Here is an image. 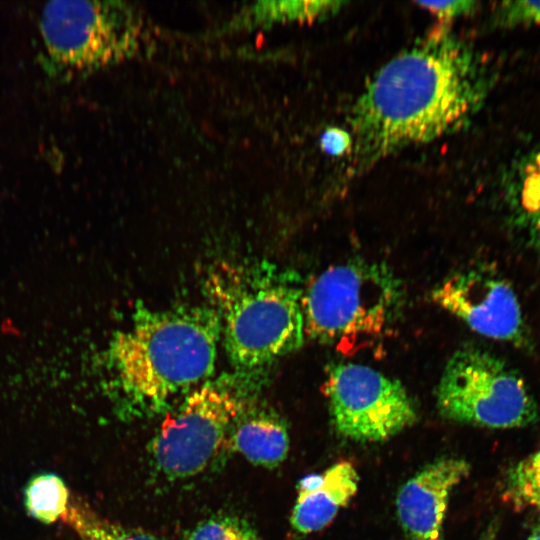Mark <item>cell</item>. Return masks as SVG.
I'll return each instance as SVG.
<instances>
[{
    "label": "cell",
    "instance_id": "cell-22",
    "mask_svg": "<svg viewBox=\"0 0 540 540\" xmlns=\"http://www.w3.org/2000/svg\"><path fill=\"white\" fill-rule=\"evenodd\" d=\"M522 205L532 216L533 222L540 234V196L521 197Z\"/></svg>",
    "mask_w": 540,
    "mask_h": 540
},
{
    "label": "cell",
    "instance_id": "cell-9",
    "mask_svg": "<svg viewBox=\"0 0 540 540\" xmlns=\"http://www.w3.org/2000/svg\"><path fill=\"white\" fill-rule=\"evenodd\" d=\"M432 299L481 335L518 345L526 342L517 297L497 277L476 270L456 273L432 291Z\"/></svg>",
    "mask_w": 540,
    "mask_h": 540
},
{
    "label": "cell",
    "instance_id": "cell-8",
    "mask_svg": "<svg viewBox=\"0 0 540 540\" xmlns=\"http://www.w3.org/2000/svg\"><path fill=\"white\" fill-rule=\"evenodd\" d=\"M324 393L336 431L355 441L387 440L418 417L401 382L366 365H329Z\"/></svg>",
    "mask_w": 540,
    "mask_h": 540
},
{
    "label": "cell",
    "instance_id": "cell-18",
    "mask_svg": "<svg viewBox=\"0 0 540 540\" xmlns=\"http://www.w3.org/2000/svg\"><path fill=\"white\" fill-rule=\"evenodd\" d=\"M496 24L502 27H518L540 24V1L502 2L495 14Z\"/></svg>",
    "mask_w": 540,
    "mask_h": 540
},
{
    "label": "cell",
    "instance_id": "cell-20",
    "mask_svg": "<svg viewBox=\"0 0 540 540\" xmlns=\"http://www.w3.org/2000/svg\"><path fill=\"white\" fill-rule=\"evenodd\" d=\"M321 145L327 153L341 155L351 150L352 138L348 132L340 128H329L322 135Z\"/></svg>",
    "mask_w": 540,
    "mask_h": 540
},
{
    "label": "cell",
    "instance_id": "cell-10",
    "mask_svg": "<svg viewBox=\"0 0 540 540\" xmlns=\"http://www.w3.org/2000/svg\"><path fill=\"white\" fill-rule=\"evenodd\" d=\"M469 471L464 459L445 457L423 467L401 487L396 507L407 540L441 539L450 493Z\"/></svg>",
    "mask_w": 540,
    "mask_h": 540
},
{
    "label": "cell",
    "instance_id": "cell-3",
    "mask_svg": "<svg viewBox=\"0 0 540 540\" xmlns=\"http://www.w3.org/2000/svg\"><path fill=\"white\" fill-rule=\"evenodd\" d=\"M205 289L238 373L261 371L303 345L304 289L296 272L265 260L225 262L209 272Z\"/></svg>",
    "mask_w": 540,
    "mask_h": 540
},
{
    "label": "cell",
    "instance_id": "cell-21",
    "mask_svg": "<svg viewBox=\"0 0 540 540\" xmlns=\"http://www.w3.org/2000/svg\"><path fill=\"white\" fill-rule=\"evenodd\" d=\"M540 195V150L528 162L521 178V197Z\"/></svg>",
    "mask_w": 540,
    "mask_h": 540
},
{
    "label": "cell",
    "instance_id": "cell-14",
    "mask_svg": "<svg viewBox=\"0 0 540 540\" xmlns=\"http://www.w3.org/2000/svg\"><path fill=\"white\" fill-rule=\"evenodd\" d=\"M70 502L69 489L58 474L39 473L25 485V510L30 517L43 524L50 525L63 519Z\"/></svg>",
    "mask_w": 540,
    "mask_h": 540
},
{
    "label": "cell",
    "instance_id": "cell-6",
    "mask_svg": "<svg viewBox=\"0 0 540 540\" xmlns=\"http://www.w3.org/2000/svg\"><path fill=\"white\" fill-rule=\"evenodd\" d=\"M246 376L211 378L166 415L150 447L153 463L162 474L189 478L207 468L245 411Z\"/></svg>",
    "mask_w": 540,
    "mask_h": 540
},
{
    "label": "cell",
    "instance_id": "cell-4",
    "mask_svg": "<svg viewBox=\"0 0 540 540\" xmlns=\"http://www.w3.org/2000/svg\"><path fill=\"white\" fill-rule=\"evenodd\" d=\"M404 304L400 279L384 263L351 260L319 274L304 290L305 334L348 350L383 336Z\"/></svg>",
    "mask_w": 540,
    "mask_h": 540
},
{
    "label": "cell",
    "instance_id": "cell-1",
    "mask_svg": "<svg viewBox=\"0 0 540 540\" xmlns=\"http://www.w3.org/2000/svg\"><path fill=\"white\" fill-rule=\"evenodd\" d=\"M487 88V73L466 42L447 28L428 33L374 73L355 101L353 170L461 128Z\"/></svg>",
    "mask_w": 540,
    "mask_h": 540
},
{
    "label": "cell",
    "instance_id": "cell-16",
    "mask_svg": "<svg viewBox=\"0 0 540 540\" xmlns=\"http://www.w3.org/2000/svg\"><path fill=\"white\" fill-rule=\"evenodd\" d=\"M505 487L506 496L515 505L540 509V450L509 471Z\"/></svg>",
    "mask_w": 540,
    "mask_h": 540
},
{
    "label": "cell",
    "instance_id": "cell-19",
    "mask_svg": "<svg viewBox=\"0 0 540 540\" xmlns=\"http://www.w3.org/2000/svg\"><path fill=\"white\" fill-rule=\"evenodd\" d=\"M418 5L429 10L442 21H450L457 17L471 13L477 3L470 0L426 2L418 1Z\"/></svg>",
    "mask_w": 540,
    "mask_h": 540
},
{
    "label": "cell",
    "instance_id": "cell-2",
    "mask_svg": "<svg viewBox=\"0 0 540 540\" xmlns=\"http://www.w3.org/2000/svg\"><path fill=\"white\" fill-rule=\"evenodd\" d=\"M220 340L212 307L137 311L108 349L109 369L125 409L134 414L161 411L210 380Z\"/></svg>",
    "mask_w": 540,
    "mask_h": 540
},
{
    "label": "cell",
    "instance_id": "cell-5",
    "mask_svg": "<svg viewBox=\"0 0 540 540\" xmlns=\"http://www.w3.org/2000/svg\"><path fill=\"white\" fill-rule=\"evenodd\" d=\"M40 31L44 65L63 78L133 56L144 41L143 19L124 1H51Z\"/></svg>",
    "mask_w": 540,
    "mask_h": 540
},
{
    "label": "cell",
    "instance_id": "cell-13",
    "mask_svg": "<svg viewBox=\"0 0 540 540\" xmlns=\"http://www.w3.org/2000/svg\"><path fill=\"white\" fill-rule=\"evenodd\" d=\"M340 1H259L236 14L225 30L235 31L285 22H309L335 14Z\"/></svg>",
    "mask_w": 540,
    "mask_h": 540
},
{
    "label": "cell",
    "instance_id": "cell-15",
    "mask_svg": "<svg viewBox=\"0 0 540 540\" xmlns=\"http://www.w3.org/2000/svg\"><path fill=\"white\" fill-rule=\"evenodd\" d=\"M80 540H162L156 535L100 517L86 504L71 500L63 519Z\"/></svg>",
    "mask_w": 540,
    "mask_h": 540
},
{
    "label": "cell",
    "instance_id": "cell-11",
    "mask_svg": "<svg viewBox=\"0 0 540 540\" xmlns=\"http://www.w3.org/2000/svg\"><path fill=\"white\" fill-rule=\"evenodd\" d=\"M358 474L349 461H340L323 474H310L300 480L291 525L301 534L323 529L348 504L358 488Z\"/></svg>",
    "mask_w": 540,
    "mask_h": 540
},
{
    "label": "cell",
    "instance_id": "cell-23",
    "mask_svg": "<svg viewBox=\"0 0 540 540\" xmlns=\"http://www.w3.org/2000/svg\"><path fill=\"white\" fill-rule=\"evenodd\" d=\"M528 540H540V525L531 531Z\"/></svg>",
    "mask_w": 540,
    "mask_h": 540
},
{
    "label": "cell",
    "instance_id": "cell-24",
    "mask_svg": "<svg viewBox=\"0 0 540 540\" xmlns=\"http://www.w3.org/2000/svg\"><path fill=\"white\" fill-rule=\"evenodd\" d=\"M259 540V539H258Z\"/></svg>",
    "mask_w": 540,
    "mask_h": 540
},
{
    "label": "cell",
    "instance_id": "cell-12",
    "mask_svg": "<svg viewBox=\"0 0 540 540\" xmlns=\"http://www.w3.org/2000/svg\"><path fill=\"white\" fill-rule=\"evenodd\" d=\"M233 448L254 465L273 468L289 450L285 422L272 411H245L234 423L229 437Z\"/></svg>",
    "mask_w": 540,
    "mask_h": 540
},
{
    "label": "cell",
    "instance_id": "cell-17",
    "mask_svg": "<svg viewBox=\"0 0 540 540\" xmlns=\"http://www.w3.org/2000/svg\"><path fill=\"white\" fill-rule=\"evenodd\" d=\"M188 540H258V537L239 519L220 516L201 522Z\"/></svg>",
    "mask_w": 540,
    "mask_h": 540
},
{
    "label": "cell",
    "instance_id": "cell-7",
    "mask_svg": "<svg viewBox=\"0 0 540 540\" xmlns=\"http://www.w3.org/2000/svg\"><path fill=\"white\" fill-rule=\"evenodd\" d=\"M436 399L444 417L489 428L522 427L538 417L537 404L522 377L498 356L474 346L451 355Z\"/></svg>",
    "mask_w": 540,
    "mask_h": 540
}]
</instances>
